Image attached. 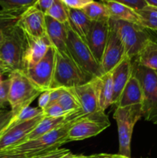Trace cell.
Instances as JSON below:
<instances>
[{
	"label": "cell",
	"mask_w": 157,
	"mask_h": 158,
	"mask_svg": "<svg viewBox=\"0 0 157 158\" xmlns=\"http://www.w3.org/2000/svg\"><path fill=\"white\" fill-rule=\"evenodd\" d=\"M110 126L104 111L84 115L73 122L68 132L67 141H80L99 134Z\"/></svg>",
	"instance_id": "9c48e42d"
},
{
	"label": "cell",
	"mask_w": 157,
	"mask_h": 158,
	"mask_svg": "<svg viewBox=\"0 0 157 158\" xmlns=\"http://www.w3.org/2000/svg\"><path fill=\"white\" fill-rule=\"evenodd\" d=\"M143 100V91L139 80L132 71V74L127 84L123 89L119 100L113 106L117 108L126 107L134 105H142Z\"/></svg>",
	"instance_id": "ac0fdd59"
},
{
	"label": "cell",
	"mask_w": 157,
	"mask_h": 158,
	"mask_svg": "<svg viewBox=\"0 0 157 158\" xmlns=\"http://www.w3.org/2000/svg\"><path fill=\"white\" fill-rule=\"evenodd\" d=\"M132 71H133L132 60L129 58L127 56H126L112 71V83H113L112 105L115 104L119 98L123 89L132 76Z\"/></svg>",
	"instance_id": "e0dca14e"
},
{
	"label": "cell",
	"mask_w": 157,
	"mask_h": 158,
	"mask_svg": "<svg viewBox=\"0 0 157 158\" xmlns=\"http://www.w3.org/2000/svg\"><path fill=\"white\" fill-rule=\"evenodd\" d=\"M67 11L68 25L75 33L86 42L92 21L86 16L82 9H74L67 7Z\"/></svg>",
	"instance_id": "44dd1931"
},
{
	"label": "cell",
	"mask_w": 157,
	"mask_h": 158,
	"mask_svg": "<svg viewBox=\"0 0 157 158\" xmlns=\"http://www.w3.org/2000/svg\"><path fill=\"white\" fill-rule=\"evenodd\" d=\"M43 117V115L40 116L32 120L22 122L17 124H13L12 118L11 127L0 136V152L11 149L26 141L28 135L33 131Z\"/></svg>",
	"instance_id": "8fae6325"
},
{
	"label": "cell",
	"mask_w": 157,
	"mask_h": 158,
	"mask_svg": "<svg viewBox=\"0 0 157 158\" xmlns=\"http://www.w3.org/2000/svg\"><path fill=\"white\" fill-rule=\"evenodd\" d=\"M66 25L67 29V48L69 55L92 78L103 75L101 65L92 55L87 43L72 31L67 23Z\"/></svg>",
	"instance_id": "ba28073f"
},
{
	"label": "cell",
	"mask_w": 157,
	"mask_h": 158,
	"mask_svg": "<svg viewBox=\"0 0 157 158\" xmlns=\"http://www.w3.org/2000/svg\"><path fill=\"white\" fill-rule=\"evenodd\" d=\"M70 89L76 96L84 115H90L102 111L99 105L93 79L85 84L71 88Z\"/></svg>",
	"instance_id": "9a60e30c"
},
{
	"label": "cell",
	"mask_w": 157,
	"mask_h": 158,
	"mask_svg": "<svg viewBox=\"0 0 157 158\" xmlns=\"http://www.w3.org/2000/svg\"><path fill=\"white\" fill-rule=\"evenodd\" d=\"M42 115L43 111L39 107L28 106V107L23 109L17 115L13 116V117H12V123H13V124H17V123H22V122L32 120V119L36 118V117Z\"/></svg>",
	"instance_id": "f1b7e54d"
},
{
	"label": "cell",
	"mask_w": 157,
	"mask_h": 158,
	"mask_svg": "<svg viewBox=\"0 0 157 158\" xmlns=\"http://www.w3.org/2000/svg\"><path fill=\"white\" fill-rule=\"evenodd\" d=\"M92 79L69 53L55 50V68L50 89L57 88L71 89L85 84Z\"/></svg>",
	"instance_id": "7a4b0ae2"
},
{
	"label": "cell",
	"mask_w": 157,
	"mask_h": 158,
	"mask_svg": "<svg viewBox=\"0 0 157 158\" xmlns=\"http://www.w3.org/2000/svg\"><path fill=\"white\" fill-rule=\"evenodd\" d=\"M115 154H98L92 155V158H114Z\"/></svg>",
	"instance_id": "b9f144b4"
},
{
	"label": "cell",
	"mask_w": 157,
	"mask_h": 158,
	"mask_svg": "<svg viewBox=\"0 0 157 158\" xmlns=\"http://www.w3.org/2000/svg\"><path fill=\"white\" fill-rule=\"evenodd\" d=\"M62 2L68 8L74 9H83L86 6L94 2V0H62Z\"/></svg>",
	"instance_id": "e575fe53"
},
{
	"label": "cell",
	"mask_w": 157,
	"mask_h": 158,
	"mask_svg": "<svg viewBox=\"0 0 157 158\" xmlns=\"http://www.w3.org/2000/svg\"><path fill=\"white\" fill-rule=\"evenodd\" d=\"M4 38H5V31L0 29V46H1V44L2 43L3 40H4Z\"/></svg>",
	"instance_id": "f6af8a7d"
},
{
	"label": "cell",
	"mask_w": 157,
	"mask_h": 158,
	"mask_svg": "<svg viewBox=\"0 0 157 158\" xmlns=\"http://www.w3.org/2000/svg\"><path fill=\"white\" fill-rule=\"evenodd\" d=\"M73 122L66 123L63 126L59 127L41 137L33 140H26L11 149L2 151L0 153L22 154L35 156L58 149L63 144L68 143V132Z\"/></svg>",
	"instance_id": "277c9868"
},
{
	"label": "cell",
	"mask_w": 157,
	"mask_h": 158,
	"mask_svg": "<svg viewBox=\"0 0 157 158\" xmlns=\"http://www.w3.org/2000/svg\"><path fill=\"white\" fill-rule=\"evenodd\" d=\"M134 61L139 65L157 71V38L150 40Z\"/></svg>",
	"instance_id": "603a6c76"
},
{
	"label": "cell",
	"mask_w": 157,
	"mask_h": 158,
	"mask_svg": "<svg viewBox=\"0 0 157 158\" xmlns=\"http://www.w3.org/2000/svg\"><path fill=\"white\" fill-rule=\"evenodd\" d=\"M109 23L121 39L126 56L131 60L136 58L150 40L157 38L155 32L149 30L140 24L112 19H109Z\"/></svg>",
	"instance_id": "3957f363"
},
{
	"label": "cell",
	"mask_w": 157,
	"mask_h": 158,
	"mask_svg": "<svg viewBox=\"0 0 157 158\" xmlns=\"http://www.w3.org/2000/svg\"><path fill=\"white\" fill-rule=\"evenodd\" d=\"M9 85L10 81L9 78L6 80H0V103L2 105H6V103H8Z\"/></svg>",
	"instance_id": "836d02e7"
},
{
	"label": "cell",
	"mask_w": 157,
	"mask_h": 158,
	"mask_svg": "<svg viewBox=\"0 0 157 158\" xmlns=\"http://www.w3.org/2000/svg\"><path fill=\"white\" fill-rule=\"evenodd\" d=\"M13 117V114L11 110L0 111V128L4 127L10 122L11 119Z\"/></svg>",
	"instance_id": "74e56055"
},
{
	"label": "cell",
	"mask_w": 157,
	"mask_h": 158,
	"mask_svg": "<svg viewBox=\"0 0 157 158\" xmlns=\"http://www.w3.org/2000/svg\"><path fill=\"white\" fill-rule=\"evenodd\" d=\"M46 15L59 23H66L68 22L67 6L64 4L62 0H54L52 6L46 12Z\"/></svg>",
	"instance_id": "4316f807"
},
{
	"label": "cell",
	"mask_w": 157,
	"mask_h": 158,
	"mask_svg": "<svg viewBox=\"0 0 157 158\" xmlns=\"http://www.w3.org/2000/svg\"><path fill=\"white\" fill-rule=\"evenodd\" d=\"M93 80L99 108L105 112L109 106L112 105L113 83L112 71L104 73L99 77H95Z\"/></svg>",
	"instance_id": "d6986e66"
},
{
	"label": "cell",
	"mask_w": 157,
	"mask_h": 158,
	"mask_svg": "<svg viewBox=\"0 0 157 158\" xmlns=\"http://www.w3.org/2000/svg\"><path fill=\"white\" fill-rule=\"evenodd\" d=\"M38 0H0V6L5 10L27 9L34 6Z\"/></svg>",
	"instance_id": "f546056e"
},
{
	"label": "cell",
	"mask_w": 157,
	"mask_h": 158,
	"mask_svg": "<svg viewBox=\"0 0 157 158\" xmlns=\"http://www.w3.org/2000/svg\"><path fill=\"white\" fill-rule=\"evenodd\" d=\"M63 158H92V155L91 156H86L83 155V154H79V155H76V154H72V152L69 153L66 156H65Z\"/></svg>",
	"instance_id": "60d3db41"
},
{
	"label": "cell",
	"mask_w": 157,
	"mask_h": 158,
	"mask_svg": "<svg viewBox=\"0 0 157 158\" xmlns=\"http://www.w3.org/2000/svg\"><path fill=\"white\" fill-rule=\"evenodd\" d=\"M42 111L45 117H62L68 114L57 103L49 105Z\"/></svg>",
	"instance_id": "4dcf8cb0"
},
{
	"label": "cell",
	"mask_w": 157,
	"mask_h": 158,
	"mask_svg": "<svg viewBox=\"0 0 157 158\" xmlns=\"http://www.w3.org/2000/svg\"><path fill=\"white\" fill-rule=\"evenodd\" d=\"M5 107V106H0V111H1L3 109V108H4Z\"/></svg>",
	"instance_id": "c3c4849f"
},
{
	"label": "cell",
	"mask_w": 157,
	"mask_h": 158,
	"mask_svg": "<svg viewBox=\"0 0 157 158\" xmlns=\"http://www.w3.org/2000/svg\"><path fill=\"white\" fill-rule=\"evenodd\" d=\"M143 117L142 105L117 107L115 109L113 118L118 127V155L126 158L131 157V140L135 123Z\"/></svg>",
	"instance_id": "52a82bcc"
},
{
	"label": "cell",
	"mask_w": 157,
	"mask_h": 158,
	"mask_svg": "<svg viewBox=\"0 0 157 158\" xmlns=\"http://www.w3.org/2000/svg\"><path fill=\"white\" fill-rule=\"evenodd\" d=\"M2 74H3V73L0 71V80H2Z\"/></svg>",
	"instance_id": "7dc6e473"
},
{
	"label": "cell",
	"mask_w": 157,
	"mask_h": 158,
	"mask_svg": "<svg viewBox=\"0 0 157 158\" xmlns=\"http://www.w3.org/2000/svg\"><path fill=\"white\" fill-rule=\"evenodd\" d=\"M46 35L52 46L59 52L69 53L67 48V29L66 23H62L46 15Z\"/></svg>",
	"instance_id": "2e32d148"
},
{
	"label": "cell",
	"mask_w": 157,
	"mask_h": 158,
	"mask_svg": "<svg viewBox=\"0 0 157 158\" xmlns=\"http://www.w3.org/2000/svg\"><path fill=\"white\" fill-rule=\"evenodd\" d=\"M102 2H115L120 3V4L125 5L126 6H129L131 9H134L135 11L140 10L143 9L146 6H147V3L145 2V0H101Z\"/></svg>",
	"instance_id": "1f68e13d"
},
{
	"label": "cell",
	"mask_w": 157,
	"mask_h": 158,
	"mask_svg": "<svg viewBox=\"0 0 157 158\" xmlns=\"http://www.w3.org/2000/svg\"><path fill=\"white\" fill-rule=\"evenodd\" d=\"M103 3L109 10L110 19L139 24L136 11L131 9L129 6L115 2H105Z\"/></svg>",
	"instance_id": "7402d4cb"
},
{
	"label": "cell",
	"mask_w": 157,
	"mask_h": 158,
	"mask_svg": "<svg viewBox=\"0 0 157 158\" xmlns=\"http://www.w3.org/2000/svg\"><path fill=\"white\" fill-rule=\"evenodd\" d=\"M49 100H50V90L43 91L38 97V107L43 110L49 106Z\"/></svg>",
	"instance_id": "d590c367"
},
{
	"label": "cell",
	"mask_w": 157,
	"mask_h": 158,
	"mask_svg": "<svg viewBox=\"0 0 157 158\" xmlns=\"http://www.w3.org/2000/svg\"><path fill=\"white\" fill-rule=\"evenodd\" d=\"M17 25L28 37L38 40L46 37V15L34 6L22 12Z\"/></svg>",
	"instance_id": "7c38bea8"
},
{
	"label": "cell",
	"mask_w": 157,
	"mask_h": 158,
	"mask_svg": "<svg viewBox=\"0 0 157 158\" xmlns=\"http://www.w3.org/2000/svg\"><path fill=\"white\" fill-rule=\"evenodd\" d=\"M109 20L92 22L90 29L86 40V43L90 49L92 55L100 65L103 60V53L109 39Z\"/></svg>",
	"instance_id": "5bb4252c"
},
{
	"label": "cell",
	"mask_w": 157,
	"mask_h": 158,
	"mask_svg": "<svg viewBox=\"0 0 157 158\" xmlns=\"http://www.w3.org/2000/svg\"><path fill=\"white\" fill-rule=\"evenodd\" d=\"M27 40L28 46L25 56V71L28 68L37 64L46 56L48 49L52 46L47 36L38 40L27 36Z\"/></svg>",
	"instance_id": "ffe728a7"
},
{
	"label": "cell",
	"mask_w": 157,
	"mask_h": 158,
	"mask_svg": "<svg viewBox=\"0 0 157 158\" xmlns=\"http://www.w3.org/2000/svg\"><path fill=\"white\" fill-rule=\"evenodd\" d=\"M55 59V49L51 46L46 56L37 64L25 71L29 80L42 92L50 89L54 74Z\"/></svg>",
	"instance_id": "30bf717a"
},
{
	"label": "cell",
	"mask_w": 157,
	"mask_h": 158,
	"mask_svg": "<svg viewBox=\"0 0 157 158\" xmlns=\"http://www.w3.org/2000/svg\"><path fill=\"white\" fill-rule=\"evenodd\" d=\"M9 79L10 85L8 103L13 116H15L29 106L42 92L33 84L24 71H12L9 74Z\"/></svg>",
	"instance_id": "5b68a950"
},
{
	"label": "cell",
	"mask_w": 157,
	"mask_h": 158,
	"mask_svg": "<svg viewBox=\"0 0 157 158\" xmlns=\"http://www.w3.org/2000/svg\"><path fill=\"white\" fill-rule=\"evenodd\" d=\"M50 90V100H49V105L53 104V103H57L58 99L62 96V94L64 92L65 89L63 88H57V89H49Z\"/></svg>",
	"instance_id": "f35d334b"
},
{
	"label": "cell",
	"mask_w": 157,
	"mask_h": 158,
	"mask_svg": "<svg viewBox=\"0 0 157 158\" xmlns=\"http://www.w3.org/2000/svg\"><path fill=\"white\" fill-rule=\"evenodd\" d=\"M114 158H126V157H122V156L118 155V154H115V157Z\"/></svg>",
	"instance_id": "bcb514c9"
},
{
	"label": "cell",
	"mask_w": 157,
	"mask_h": 158,
	"mask_svg": "<svg viewBox=\"0 0 157 158\" xmlns=\"http://www.w3.org/2000/svg\"><path fill=\"white\" fill-rule=\"evenodd\" d=\"M27 36L17 23L5 30V38L0 46V59L9 72L25 71V56L27 49Z\"/></svg>",
	"instance_id": "6da1fadb"
},
{
	"label": "cell",
	"mask_w": 157,
	"mask_h": 158,
	"mask_svg": "<svg viewBox=\"0 0 157 158\" xmlns=\"http://www.w3.org/2000/svg\"><path fill=\"white\" fill-rule=\"evenodd\" d=\"M28 9V8H27ZM27 9H15V10H0V29L6 30L18 22L22 12Z\"/></svg>",
	"instance_id": "83f0119b"
},
{
	"label": "cell",
	"mask_w": 157,
	"mask_h": 158,
	"mask_svg": "<svg viewBox=\"0 0 157 158\" xmlns=\"http://www.w3.org/2000/svg\"><path fill=\"white\" fill-rule=\"evenodd\" d=\"M139 24L153 32H157V9L147 6L136 11Z\"/></svg>",
	"instance_id": "d4e9b609"
},
{
	"label": "cell",
	"mask_w": 157,
	"mask_h": 158,
	"mask_svg": "<svg viewBox=\"0 0 157 158\" xmlns=\"http://www.w3.org/2000/svg\"><path fill=\"white\" fill-rule=\"evenodd\" d=\"M142 158H143V157H142Z\"/></svg>",
	"instance_id": "f907efd6"
},
{
	"label": "cell",
	"mask_w": 157,
	"mask_h": 158,
	"mask_svg": "<svg viewBox=\"0 0 157 158\" xmlns=\"http://www.w3.org/2000/svg\"><path fill=\"white\" fill-rule=\"evenodd\" d=\"M53 2L54 0H38L35 4V6H34V7L38 9V10L42 12L46 15V12L52 6Z\"/></svg>",
	"instance_id": "8d00e7d4"
},
{
	"label": "cell",
	"mask_w": 157,
	"mask_h": 158,
	"mask_svg": "<svg viewBox=\"0 0 157 158\" xmlns=\"http://www.w3.org/2000/svg\"><path fill=\"white\" fill-rule=\"evenodd\" d=\"M57 103L62 106L63 110L68 114L73 112L82 111L81 105L77 99L76 96L70 89H65L60 98L57 101Z\"/></svg>",
	"instance_id": "484cf974"
},
{
	"label": "cell",
	"mask_w": 157,
	"mask_h": 158,
	"mask_svg": "<svg viewBox=\"0 0 157 158\" xmlns=\"http://www.w3.org/2000/svg\"><path fill=\"white\" fill-rule=\"evenodd\" d=\"M132 66L143 91V117L157 125V71L139 65L134 60Z\"/></svg>",
	"instance_id": "8992f818"
},
{
	"label": "cell",
	"mask_w": 157,
	"mask_h": 158,
	"mask_svg": "<svg viewBox=\"0 0 157 158\" xmlns=\"http://www.w3.org/2000/svg\"><path fill=\"white\" fill-rule=\"evenodd\" d=\"M0 71L2 72L3 73H10L9 69H8L7 66L5 65V63H3L2 60L1 59H0Z\"/></svg>",
	"instance_id": "7bdbcfd3"
},
{
	"label": "cell",
	"mask_w": 157,
	"mask_h": 158,
	"mask_svg": "<svg viewBox=\"0 0 157 158\" xmlns=\"http://www.w3.org/2000/svg\"><path fill=\"white\" fill-rule=\"evenodd\" d=\"M70 152L71 151L69 150L66 148H58L49 152L33 156L30 158H63Z\"/></svg>",
	"instance_id": "d6a6232c"
},
{
	"label": "cell",
	"mask_w": 157,
	"mask_h": 158,
	"mask_svg": "<svg viewBox=\"0 0 157 158\" xmlns=\"http://www.w3.org/2000/svg\"><path fill=\"white\" fill-rule=\"evenodd\" d=\"M0 106H5V105H2V103H0Z\"/></svg>",
	"instance_id": "681fc988"
},
{
	"label": "cell",
	"mask_w": 157,
	"mask_h": 158,
	"mask_svg": "<svg viewBox=\"0 0 157 158\" xmlns=\"http://www.w3.org/2000/svg\"><path fill=\"white\" fill-rule=\"evenodd\" d=\"M82 10L92 22L108 21L110 19L109 10L103 2L94 1Z\"/></svg>",
	"instance_id": "cb8c5ba5"
},
{
	"label": "cell",
	"mask_w": 157,
	"mask_h": 158,
	"mask_svg": "<svg viewBox=\"0 0 157 158\" xmlns=\"http://www.w3.org/2000/svg\"><path fill=\"white\" fill-rule=\"evenodd\" d=\"M125 56L126 52L123 42L115 29L109 24V39L101 63L103 73L113 70Z\"/></svg>",
	"instance_id": "4fadbf2b"
},
{
	"label": "cell",
	"mask_w": 157,
	"mask_h": 158,
	"mask_svg": "<svg viewBox=\"0 0 157 158\" xmlns=\"http://www.w3.org/2000/svg\"><path fill=\"white\" fill-rule=\"evenodd\" d=\"M33 157L32 155L22 154H7V153H0V158H30Z\"/></svg>",
	"instance_id": "ab89813d"
},
{
	"label": "cell",
	"mask_w": 157,
	"mask_h": 158,
	"mask_svg": "<svg viewBox=\"0 0 157 158\" xmlns=\"http://www.w3.org/2000/svg\"><path fill=\"white\" fill-rule=\"evenodd\" d=\"M148 6L157 9V0H145Z\"/></svg>",
	"instance_id": "ee69618b"
}]
</instances>
